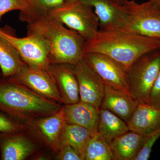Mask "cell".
<instances>
[{
  "mask_svg": "<svg viewBox=\"0 0 160 160\" xmlns=\"http://www.w3.org/2000/svg\"><path fill=\"white\" fill-rule=\"evenodd\" d=\"M78 1V0H66V2H75V1Z\"/></svg>",
  "mask_w": 160,
  "mask_h": 160,
  "instance_id": "obj_32",
  "label": "cell"
},
{
  "mask_svg": "<svg viewBox=\"0 0 160 160\" xmlns=\"http://www.w3.org/2000/svg\"><path fill=\"white\" fill-rule=\"evenodd\" d=\"M26 129V124L0 111V133L17 132Z\"/></svg>",
  "mask_w": 160,
  "mask_h": 160,
  "instance_id": "obj_24",
  "label": "cell"
},
{
  "mask_svg": "<svg viewBox=\"0 0 160 160\" xmlns=\"http://www.w3.org/2000/svg\"><path fill=\"white\" fill-rule=\"evenodd\" d=\"M160 39L147 37L124 29H99L93 37L86 41V52H100L108 56L126 72L140 58L159 50Z\"/></svg>",
  "mask_w": 160,
  "mask_h": 160,
  "instance_id": "obj_2",
  "label": "cell"
},
{
  "mask_svg": "<svg viewBox=\"0 0 160 160\" xmlns=\"http://www.w3.org/2000/svg\"><path fill=\"white\" fill-rule=\"evenodd\" d=\"M84 160H114L110 145L105 139L96 132L92 135L86 146Z\"/></svg>",
  "mask_w": 160,
  "mask_h": 160,
  "instance_id": "obj_22",
  "label": "cell"
},
{
  "mask_svg": "<svg viewBox=\"0 0 160 160\" xmlns=\"http://www.w3.org/2000/svg\"><path fill=\"white\" fill-rule=\"evenodd\" d=\"M123 6L128 15L124 30L160 39V7L152 0L142 3L127 0Z\"/></svg>",
  "mask_w": 160,
  "mask_h": 160,
  "instance_id": "obj_6",
  "label": "cell"
},
{
  "mask_svg": "<svg viewBox=\"0 0 160 160\" xmlns=\"http://www.w3.org/2000/svg\"><path fill=\"white\" fill-rule=\"evenodd\" d=\"M51 16L86 39L92 38L99 29V22L93 9L80 0L66 2L48 12Z\"/></svg>",
  "mask_w": 160,
  "mask_h": 160,
  "instance_id": "obj_5",
  "label": "cell"
},
{
  "mask_svg": "<svg viewBox=\"0 0 160 160\" xmlns=\"http://www.w3.org/2000/svg\"><path fill=\"white\" fill-rule=\"evenodd\" d=\"M26 130L0 133L1 160H24L37 151L40 142L28 130L27 133L25 132Z\"/></svg>",
  "mask_w": 160,
  "mask_h": 160,
  "instance_id": "obj_11",
  "label": "cell"
},
{
  "mask_svg": "<svg viewBox=\"0 0 160 160\" xmlns=\"http://www.w3.org/2000/svg\"><path fill=\"white\" fill-rule=\"evenodd\" d=\"M91 6L99 22V29H124L127 23V15L125 6L112 0H80Z\"/></svg>",
  "mask_w": 160,
  "mask_h": 160,
  "instance_id": "obj_13",
  "label": "cell"
},
{
  "mask_svg": "<svg viewBox=\"0 0 160 160\" xmlns=\"http://www.w3.org/2000/svg\"><path fill=\"white\" fill-rule=\"evenodd\" d=\"M83 58L105 85L130 96L126 81L127 72L120 64L100 52H86Z\"/></svg>",
  "mask_w": 160,
  "mask_h": 160,
  "instance_id": "obj_9",
  "label": "cell"
},
{
  "mask_svg": "<svg viewBox=\"0 0 160 160\" xmlns=\"http://www.w3.org/2000/svg\"><path fill=\"white\" fill-rule=\"evenodd\" d=\"M138 103L126 92L105 85L100 108L109 110L126 123L136 109Z\"/></svg>",
  "mask_w": 160,
  "mask_h": 160,
  "instance_id": "obj_16",
  "label": "cell"
},
{
  "mask_svg": "<svg viewBox=\"0 0 160 160\" xmlns=\"http://www.w3.org/2000/svg\"><path fill=\"white\" fill-rule=\"evenodd\" d=\"M129 131L125 121L109 110L100 108L98 132L109 144L115 138Z\"/></svg>",
  "mask_w": 160,
  "mask_h": 160,
  "instance_id": "obj_20",
  "label": "cell"
},
{
  "mask_svg": "<svg viewBox=\"0 0 160 160\" xmlns=\"http://www.w3.org/2000/svg\"><path fill=\"white\" fill-rule=\"evenodd\" d=\"M160 137V129L147 137L145 144L133 160H148L150 158L152 147Z\"/></svg>",
  "mask_w": 160,
  "mask_h": 160,
  "instance_id": "obj_25",
  "label": "cell"
},
{
  "mask_svg": "<svg viewBox=\"0 0 160 160\" xmlns=\"http://www.w3.org/2000/svg\"><path fill=\"white\" fill-rule=\"evenodd\" d=\"M57 159L60 160H83L79 153L69 145L61 147L57 152Z\"/></svg>",
  "mask_w": 160,
  "mask_h": 160,
  "instance_id": "obj_26",
  "label": "cell"
},
{
  "mask_svg": "<svg viewBox=\"0 0 160 160\" xmlns=\"http://www.w3.org/2000/svg\"><path fill=\"white\" fill-rule=\"evenodd\" d=\"M48 99L63 104L59 91L49 71L27 66L21 72L10 78Z\"/></svg>",
  "mask_w": 160,
  "mask_h": 160,
  "instance_id": "obj_12",
  "label": "cell"
},
{
  "mask_svg": "<svg viewBox=\"0 0 160 160\" xmlns=\"http://www.w3.org/2000/svg\"><path fill=\"white\" fill-rule=\"evenodd\" d=\"M160 70V50L140 58L126 72L129 94L138 104H148L149 95Z\"/></svg>",
  "mask_w": 160,
  "mask_h": 160,
  "instance_id": "obj_4",
  "label": "cell"
},
{
  "mask_svg": "<svg viewBox=\"0 0 160 160\" xmlns=\"http://www.w3.org/2000/svg\"><path fill=\"white\" fill-rule=\"evenodd\" d=\"M156 5L160 7V0H152Z\"/></svg>",
  "mask_w": 160,
  "mask_h": 160,
  "instance_id": "obj_30",
  "label": "cell"
},
{
  "mask_svg": "<svg viewBox=\"0 0 160 160\" xmlns=\"http://www.w3.org/2000/svg\"><path fill=\"white\" fill-rule=\"evenodd\" d=\"M147 137L129 131L109 144L114 160H133L145 144Z\"/></svg>",
  "mask_w": 160,
  "mask_h": 160,
  "instance_id": "obj_18",
  "label": "cell"
},
{
  "mask_svg": "<svg viewBox=\"0 0 160 160\" xmlns=\"http://www.w3.org/2000/svg\"><path fill=\"white\" fill-rule=\"evenodd\" d=\"M10 29L8 27L4 29L0 28V36L14 46L26 65L49 71L50 63L48 50L42 40L37 36L30 33H27L26 37L18 38Z\"/></svg>",
  "mask_w": 160,
  "mask_h": 160,
  "instance_id": "obj_7",
  "label": "cell"
},
{
  "mask_svg": "<svg viewBox=\"0 0 160 160\" xmlns=\"http://www.w3.org/2000/svg\"><path fill=\"white\" fill-rule=\"evenodd\" d=\"M14 10H19L20 13L24 14L45 11L40 9L35 0H0V22L4 15Z\"/></svg>",
  "mask_w": 160,
  "mask_h": 160,
  "instance_id": "obj_23",
  "label": "cell"
},
{
  "mask_svg": "<svg viewBox=\"0 0 160 160\" xmlns=\"http://www.w3.org/2000/svg\"><path fill=\"white\" fill-rule=\"evenodd\" d=\"M94 133L82 126L66 123L61 135L60 148L65 145L71 146L84 160L83 155L86 146Z\"/></svg>",
  "mask_w": 160,
  "mask_h": 160,
  "instance_id": "obj_21",
  "label": "cell"
},
{
  "mask_svg": "<svg viewBox=\"0 0 160 160\" xmlns=\"http://www.w3.org/2000/svg\"><path fill=\"white\" fill-rule=\"evenodd\" d=\"M126 123L129 131L149 136L160 129V109L138 104Z\"/></svg>",
  "mask_w": 160,
  "mask_h": 160,
  "instance_id": "obj_15",
  "label": "cell"
},
{
  "mask_svg": "<svg viewBox=\"0 0 160 160\" xmlns=\"http://www.w3.org/2000/svg\"><path fill=\"white\" fill-rule=\"evenodd\" d=\"M62 104L48 99L10 79L0 81V111L26 124L54 114Z\"/></svg>",
  "mask_w": 160,
  "mask_h": 160,
  "instance_id": "obj_3",
  "label": "cell"
},
{
  "mask_svg": "<svg viewBox=\"0 0 160 160\" xmlns=\"http://www.w3.org/2000/svg\"><path fill=\"white\" fill-rule=\"evenodd\" d=\"M148 104L160 109V70L152 88Z\"/></svg>",
  "mask_w": 160,
  "mask_h": 160,
  "instance_id": "obj_27",
  "label": "cell"
},
{
  "mask_svg": "<svg viewBox=\"0 0 160 160\" xmlns=\"http://www.w3.org/2000/svg\"><path fill=\"white\" fill-rule=\"evenodd\" d=\"M112 1H114L115 2L117 3L118 4L123 6L127 0H112Z\"/></svg>",
  "mask_w": 160,
  "mask_h": 160,
  "instance_id": "obj_29",
  "label": "cell"
},
{
  "mask_svg": "<svg viewBox=\"0 0 160 160\" xmlns=\"http://www.w3.org/2000/svg\"><path fill=\"white\" fill-rule=\"evenodd\" d=\"M49 71L56 83L64 105L80 102L78 83L71 65L50 64Z\"/></svg>",
  "mask_w": 160,
  "mask_h": 160,
  "instance_id": "obj_14",
  "label": "cell"
},
{
  "mask_svg": "<svg viewBox=\"0 0 160 160\" xmlns=\"http://www.w3.org/2000/svg\"><path fill=\"white\" fill-rule=\"evenodd\" d=\"M19 19L27 23V33L37 36L45 43L50 64L73 65L84 57L86 39L48 12L20 13Z\"/></svg>",
  "mask_w": 160,
  "mask_h": 160,
  "instance_id": "obj_1",
  "label": "cell"
},
{
  "mask_svg": "<svg viewBox=\"0 0 160 160\" xmlns=\"http://www.w3.org/2000/svg\"><path fill=\"white\" fill-rule=\"evenodd\" d=\"M78 83L80 101L100 110L105 85L84 58L71 65Z\"/></svg>",
  "mask_w": 160,
  "mask_h": 160,
  "instance_id": "obj_10",
  "label": "cell"
},
{
  "mask_svg": "<svg viewBox=\"0 0 160 160\" xmlns=\"http://www.w3.org/2000/svg\"><path fill=\"white\" fill-rule=\"evenodd\" d=\"M66 124L63 106L54 114L36 119L26 125L27 130L40 143L57 153L60 148L61 135Z\"/></svg>",
  "mask_w": 160,
  "mask_h": 160,
  "instance_id": "obj_8",
  "label": "cell"
},
{
  "mask_svg": "<svg viewBox=\"0 0 160 160\" xmlns=\"http://www.w3.org/2000/svg\"><path fill=\"white\" fill-rule=\"evenodd\" d=\"M2 79V72H1V69H0V81Z\"/></svg>",
  "mask_w": 160,
  "mask_h": 160,
  "instance_id": "obj_31",
  "label": "cell"
},
{
  "mask_svg": "<svg viewBox=\"0 0 160 160\" xmlns=\"http://www.w3.org/2000/svg\"><path fill=\"white\" fill-rule=\"evenodd\" d=\"M27 66L14 46L0 36V69L2 79L14 77Z\"/></svg>",
  "mask_w": 160,
  "mask_h": 160,
  "instance_id": "obj_19",
  "label": "cell"
},
{
  "mask_svg": "<svg viewBox=\"0 0 160 160\" xmlns=\"http://www.w3.org/2000/svg\"><path fill=\"white\" fill-rule=\"evenodd\" d=\"M63 106L66 123L82 126L93 133L98 132L100 110L82 101Z\"/></svg>",
  "mask_w": 160,
  "mask_h": 160,
  "instance_id": "obj_17",
  "label": "cell"
},
{
  "mask_svg": "<svg viewBox=\"0 0 160 160\" xmlns=\"http://www.w3.org/2000/svg\"><path fill=\"white\" fill-rule=\"evenodd\" d=\"M39 7L44 11L49 12L62 6L66 0H35Z\"/></svg>",
  "mask_w": 160,
  "mask_h": 160,
  "instance_id": "obj_28",
  "label": "cell"
},
{
  "mask_svg": "<svg viewBox=\"0 0 160 160\" xmlns=\"http://www.w3.org/2000/svg\"><path fill=\"white\" fill-rule=\"evenodd\" d=\"M159 50H160V49H159Z\"/></svg>",
  "mask_w": 160,
  "mask_h": 160,
  "instance_id": "obj_33",
  "label": "cell"
}]
</instances>
